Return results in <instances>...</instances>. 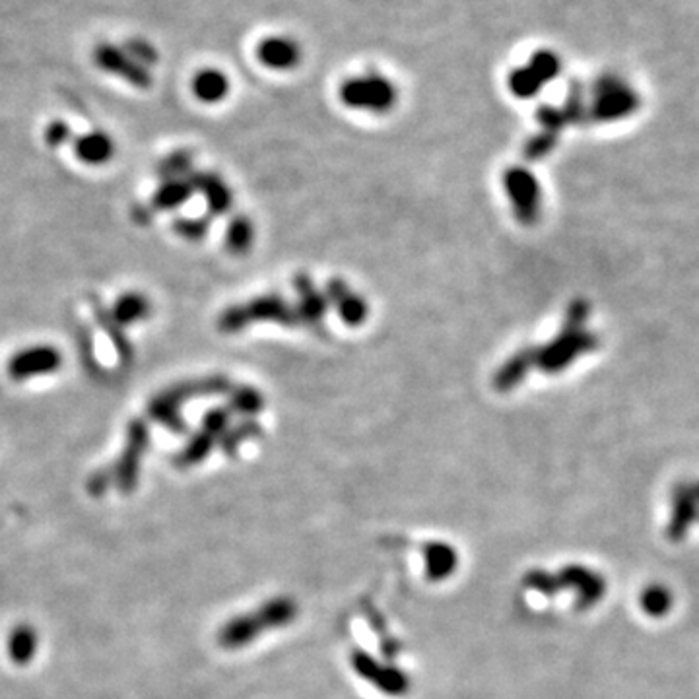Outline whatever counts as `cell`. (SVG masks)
<instances>
[{"label": "cell", "instance_id": "6da1fadb", "mask_svg": "<svg viewBox=\"0 0 699 699\" xmlns=\"http://www.w3.org/2000/svg\"><path fill=\"white\" fill-rule=\"evenodd\" d=\"M341 99L352 109L387 113L396 103V88L381 74H366L346 80L341 88Z\"/></svg>", "mask_w": 699, "mask_h": 699}, {"label": "cell", "instance_id": "cb8c5ba5", "mask_svg": "<svg viewBox=\"0 0 699 699\" xmlns=\"http://www.w3.org/2000/svg\"><path fill=\"white\" fill-rule=\"evenodd\" d=\"M540 86L542 82L536 78V74L529 66L513 70L509 74V88L517 98H532L536 96V91L540 90Z\"/></svg>", "mask_w": 699, "mask_h": 699}, {"label": "cell", "instance_id": "4dcf8cb0", "mask_svg": "<svg viewBox=\"0 0 699 699\" xmlns=\"http://www.w3.org/2000/svg\"><path fill=\"white\" fill-rule=\"evenodd\" d=\"M554 144H556V136L552 133H542L539 136H534L524 144V158L540 160L554 148Z\"/></svg>", "mask_w": 699, "mask_h": 699}, {"label": "cell", "instance_id": "30bf717a", "mask_svg": "<svg viewBox=\"0 0 699 699\" xmlns=\"http://www.w3.org/2000/svg\"><path fill=\"white\" fill-rule=\"evenodd\" d=\"M326 299H329V306H332L341 315V319L350 326H358L367 317V303L356 291L350 289V286L341 278L329 280V284H326Z\"/></svg>", "mask_w": 699, "mask_h": 699}, {"label": "cell", "instance_id": "4fadbf2b", "mask_svg": "<svg viewBox=\"0 0 699 699\" xmlns=\"http://www.w3.org/2000/svg\"><path fill=\"white\" fill-rule=\"evenodd\" d=\"M256 55H259L264 66L276 70L294 68L301 58L299 45L288 38H268L261 41Z\"/></svg>", "mask_w": 699, "mask_h": 699}, {"label": "cell", "instance_id": "d6986e66", "mask_svg": "<svg viewBox=\"0 0 699 699\" xmlns=\"http://www.w3.org/2000/svg\"><path fill=\"white\" fill-rule=\"evenodd\" d=\"M194 189L189 179H171V181H161L160 189L151 196V208L160 210H173L183 206L189 198L193 196Z\"/></svg>", "mask_w": 699, "mask_h": 699}, {"label": "cell", "instance_id": "2e32d148", "mask_svg": "<svg viewBox=\"0 0 699 699\" xmlns=\"http://www.w3.org/2000/svg\"><path fill=\"white\" fill-rule=\"evenodd\" d=\"M150 313H151V303L144 294H140V291H126V294L116 298V301L111 307L113 319L119 323L123 329L125 326H131L134 323L148 319Z\"/></svg>", "mask_w": 699, "mask_h": 699}, {"label": "cell", "instance_id": "e575fe53", "mask_svg": "<svg viewBox=\"0 0 699 699\" xmlns=\"http://www.w3.org/2000/svg\"><path fill=\"white\" fill-rule=\"evenodd\" d=\"M643 604H645V610H649L651 614H662L669 608L670 597L664 589H649L643 597Z\"/></svg>", "mask_w": 699, "mask_h": 699}, {"label": "cell", "instance_id": "8992f818", "mask_svg": "<svg viewBox=\"0 0 699 699\" xmlns=\"http://www.w3.org/2000/svg\"><path fill=\"white\" fill-rule=\"evenodd\" d=\"M93 56H96V65L101 70H105V73L121 76L123 80L128 82V84H133L136 88L151 86V76L148 73V68L138 65L133 56H128L126 51L116 49L113 45H99Z\"/></svg>", "mask_w": 699, "mask_h": 699}, {"label": "cell", "instance_id": "3957f363", "mask_svg": "<svg viewBox=\"0 0 699 699\" xmlns=\"http://www.w3.org/2000/svg\"><path fill=\"white\" fill-rule=\"evenodd\" d=\"M63 364L65 358L58 352V348L41 344L23 348L20 352H16L10 358L6 371L12 381H28L35 377L51 375V373L61 369Z\"/></svg>", "mask_w": 699, "mask_h": 699}, {"label": "cell", "instance_id": "9a60e30c", "mask_svg": "<svg viewBox=\"0 0 699 699\" xmlns=\"http://www.w3.org/2000/svg\"><path fill=\"white\" fill-rule=\"evenodd\" d=\"M534 364H536V350H532V348L521 350V352L509 358L504 364V367L496 373V377H494L496 391L507 393L511 389H515Z\"/></svg>", "mask_w": 699, "mask_h": 699}, {"label": "cell", "instance_id": "ac0fdd59", "mask_svg": "<svg viewBox=\"0 0 699 699\" xmlns=\"http://www.w3.org/2000/svg\"><path fill=\"white\" fill-rule=\"evenodd\" d=\"M8 657L12 662L28 664L33 660L35 652H38V634L28 624H20L12 629L8 635Z\"/></svg>", "mask_w": 699, "mask_h": 699}, {"label": "cell", "instance_id": "5bb4252c", "mask_svg": "<svg viewBox=\"0 0 699 699\" xmlns=\"http://www.w3.org/2000/svg\"><path fill=\"white\" fill-rule=\"evenodd\" d=\"M91 307H93V315H96L98 323L101 324L103 332L111 338L113 348H115L116 356H119L121 364L131 366V364H133V358H134V348H133L131 342H128V338H126V334H125L123 326L113 319L111 311H109V309H105V307L101 306V303H99L98 298H91Z\"/></svg>", "mask_w": 699, "mask_h": 699}, {"label": "cell", "instance_id": "f1b7e54d", "mask_svg": "<svg viewBox=\"0 0 699 699\" xmlns=\"http://www.w3.org/2000/svg\"><path fill=\"white\" fill-rule=\"evenodd\" d=\"M529 68L536 74V78H539L544 84V82L552 80L557 74L559 63H557V58L550 53H539V55H534Z\"/></svg>", "mask_w": 699, "mask_h": 699}, {"label": "cell", "instance_id": "836d02e7", "mask_svg": "<svg viewBox=\"0 0 699 699\" xmlns=\"http://www.w3.org/2000/svg\"><path fill=\"white\" fill-rule=\"evenodd\" d=\"M115 484L113 469L96 470L88 478V492L96 497H101Z\"/></svg>", "mask_w": 699, "mask_h": 699}, {"label": "cell", "instance_id": "7a4b0ae2", "mask_svg": "<svg viewBox=\"0 0 699 699\" xmlns=\"http://www.w3.org/2000/svg\"><path fill=\"white\" fill-rule=\"evenodd\" d=\"M150 441V429L144 419H133L126 427V441L125 449L121 453L119 461L113 466L115 474V486L121 489L123 494H131L138 484L140 476V462H142L144 453L148 449Z\"/></svg>", "mask_w": 699, "mask_h": 699}, {"label": "cell", "instance_id": "ba28073f", "mask_svg": "<svg viewBox=\"0 0 699 699\" xmlns=\"http://www.w3.org/2000/svg\"><path fill=\"white\" fill-rule=\"evenodd\" d=\"M229 389H231V384H229V379L226 375H208L203 379H193V381L173 384V387L163 389L156 396L163 402L181 408L186 401L196 399V396L229 393Z\"/></svg>", "mask_w": 699, "mask_h": 699}, {"label": "cell", "instance_id": "d6a6232c", "mask_svg": "<svg viewBox=\"0 0 699 699\" xmlns=\"http://www.w3.org/2000/svg\"><path fill=\"white\" fill-rule=\"evenodd\" d=\"M126 53H128V56H133L138 65H142V66H146V68H148L150 65L158 63V53H156V49H154V47H151L150 43L142 41V39H133V41H128V45H126Z\"/></svg>", "mask_w": 699, "mask_h": 699}, {"label": "cell", "instance_id": "277c9868", "mask_svg": "<svg viewBox=\"0 0 699 699\" xmlns=\"http://www.w3.org/2000/svg\"><path fill=\"white\" fill-rule=\"evenodd\" d=\"M504 183L517 218L527 226L534 224L540 214V191L532 173L522 168H511L505 173Z\"/></svg>", "mask_w": 699, "mask_h": 699}, {"label": "cell", "instance_id": "8fae6325", "mask_svg": "<svg viewBox=\"0 0 699 699\" xmlns=\"http://www.w3.org/2000/svg\"><path fill=\"white\" fill-rule=\"evenodd\" d=\"M186 179L191 181L194 191L203 193L206 196L210 214H214V216L226 214L228 210L231 208V203H233L231 191L228 189V185L224 183V179L220 177V175L210 173V171H193Z\"/></svg>", "mask_w": 699, "mask_h": 699}, {"label": "cell", "instance_id": "1f68e13d", "mask_svg": "<svg viewBox=\"0 0 699 699\" xmlns=\"http://www.w3.org/2000/svg\"><path fill=\"white\" fill-rule=\"evenodd\" d=\"M229 410H226V408H214V410L206 412L204 419H203V429L206 431V434H210L212 437H220L221 434H224L228 424H229Z\"/></svg>", "mask_w": 699, "mask_h": 699}, {"label": "cell", "instance_id": "9c48e42d", "mask_svg": "<svg viewBox=\"0 0 699 699\" xmlns=\"http://www.w3.org/2000/svg\"><path fill=\"white\" fill-rule=\"evenodd\" d=\"M245 309H247L251 323L271 321L282 326H289V329H296V326L301 324L298 309L294 306H289V303L278 294H266V296L255 298L245 306Z\"/></svg>", "mask_w": 699, "mask_h": 699}, {"label": "cell", "instance_id": "603a6c76", "mask_svg": "<svg viewBox=\"0 0 699 699\" xmlns=\"http://www.w3.org/2000/svg\"><path fill=\"white\" fill-rule=\"evenodd\" d=\"M148 414L154 422L166 426L168 429L175 431V434H185L186 431V424L181 416V408L163 402L161 399H158V396H154V399L150 401Z\"/></svg>", "mask_w": 699, "mask_h": 699}, {"label": "cell", "instance_id": "8d00e7d4", "mask_svg": "<svg viewBox=\"0 0 699 699\" xmlns=\"http://www.w3.org/2000/svg\"><path fill=\"white\" fill-rule=\"evenodd\" d=\"M151 212H154V208H151V206H146V204H136V206L133 208V218H134L136 224H142V226H146V224H150V220H151Z\"/></svg>", "mask_w": 699, "mask_h": 699}, {"label": "cell", "instance_id": "7402d4cb", "mask_svg": "<svg viewBox=\"0 0 699 699\" xmlns=\"http://www.w3.org/2000/svg\"><path fill=\"white\" fill-rule=\"evenodd\" d=\"M263 406H264V399L256 389L247 387V384L229 389V408L233 412L251 418L255 414H259L263 410Z\"/></svg>", "mask_w": 699, "mask_h": 699}, {"label": "cell", "instance_id": "4316f807", "mask_svg": "<svg viewBox=\"0 0 699 699\" xmlns=\"http://www.w3.org/2000/svg\"><path fill=\"white\" fill-rule=\"evenodd\" d=\"M210 228V220L208 218H179L173 221V229L177 236L189 241H198L203 239Z\"/></svg>", "mask_w": 699, "mask_h": 699}, {"label": "cell", "instance_id": "d4e9b609", "mask_svg": "<svg viewBox=\"0 0 699 699\" xmlns=\"http://www.w3.org/2000/svg\"><path fill=\"white\" fill-rule=\"evenodd\" d=\"M212 443H214V437L206 434V431L203 429L201 434H196L191 441L189 445H186L183 449V453L179 454V462L185 464V466H191L198 461H203L206 454L210 453V449H212Z\"/></svg>", "mask_w": 699, "mask_h": 699}, {"label": "cell", "instance_id": "52a82bcc", "mask_svg": "<svg viewBox=\"0 0 699 699\" xmlns=\"http://www.w3.org/2000/svg\"><path fill=\"white\" fill-rule=\"evenodd\" d=\"M294 288L299 296V303L296 309L299 313L301 323H306L313 331L323 332L324 315L326 309H329V299L315 288L313 280L307 274H298L294 278Z\"/></svg>", "mask_w": 699, "mask_h": 699}, {"label": "cell", "instance_id": "484cf974", "mask_svg": "<svg viewBox=\"0 0 699 699\" xmlns=\"http://www.w3.org/2000/svg\"><path fill=\"white\" fill-rule=\"evenodd\" d=\"M251 324L249 315L245 306H231L224 313L220 315L218 319V329L226 334H236L241 332L243 329H247Z\"/></svg>", "mask_w": 699, "mask_h": 699}, {"label": "cell", "instance_id": "ffe728a7", "mask_svg": "<svg viewBox=\"0 0 699 699\" xmlns=\"http://www.w3.org/2000/svg\"><path fill=\"white\" fill-rule=\"evenodd\" d=\"M255 239V228L253 221L247 216H236L228 226L226 233V247L231 255H245L249 253L251 245Z\"/></svg>", "mask_w": 699, "mask_h": 699}, {"label": "cell", "instance_id": "d590c367", "mask_svg": "<svg viewBox=\"0 0 699 699\" xmlns=\"http://www.w3.org/2000/svg\"><path fill=\"white\" fill-rule=\"evenodd\" d=\"M539 119L546 128H550V131H557V128L564 125V113L554 109V108H542L539 111Z\"/></svg>", "mask_w": 699, "mask_h": 699}, {"label": "cell", "instance_id": "7c38bea8", "mask_svg": "<svg viewBox=\"0 0 699 699\" xmlns=\"http://www.w3.org/2000/svg\"><path fill=\"white\" fill-rule=\"evenodd\" d=\"M74 154L86 166H105L115 156V142L109 134L91 131L74 138Z\"/></svg>", "mask_w": 699, "mask_h": 699}, {"label": "cell", "instance_id": "83f0119b", "mask_svg": "<svg viewBox=\"0 0 699 699\" xmlns=\"http://www.w3.org/2000/svg\"><path fill=\"white\" fill-rule=\"evenodd\" d=\"M259 431H261L259 424H256L255 419L247 418V419H243L239 426H236L231 431H228V436H224V441H221V445H224L226 451H231V449H236L239 445V441L247 439L251 436H256V434H259Z\"/></svg>", "mask_w": 699, "mask_h": 699}, {"label": "cell", "instance_id": "e0dca14e", "mask_svg": "<svg viewBox=\"0 0 699 699\" xmlns=\"http://www.w3.org/2000/svg\"><path fill=\"white\" fill-rule=\"evenodd\" d=\"M229 82L224 73L214 68H206L196 73L193 80V91L194 96L204 103H218L228 96Z\"/></svg>", "mask_w": 699, "mask_h": 699}, {"label": "cell", "instance_id": "44dd1931", "mask_svg": "<svg viewBox=\"0 0 699 699\" xmlns=\"http://www.w3.org/2000/svg\"><path fill=\"white\" fill-rule=\"evenodd\" d=\"M193 154L186 150L173 151V154L163 158L156 173L161 181H171V179H186L193 173Z\"/></svg>", "mask_w": 699, "mask_h": 699}, {"label": "cell", "instance_id": "5b68a950", "mask_svg": "<svg viewBox=\"0 0 699 699\" xmlns=\"http://www.w3.org/2000/svg\"><path fill=\"white\" fill-rule=\"evenodd\" d=\"M594 346V338L591 334L579 332V329H569L565 326L564 334L556 338L552 344L542 348L540 352L536 350V366H540L544 371H559L569 366L579 354L587 352Z\"/></svg>", "mask_w": 699, "mask_h": 699}, {"label": "cell", "instance_id": "f546056e", "mask_svg": "<svg viewBox=\"0 0 699 699\" xmlns=\"http://www.w3.org/2000/svg\"><path fill=\"white\" fill-rule=\"evenodd\" d=\"M43 138H45V144H47V146L58 148V146L66 144L68 140L73 138V131H70V125H68L66 121L55 119V121H51L49 125L45 126Z\"/></svg>", "mask_w": 699, "mask_h": 699}]
</instances>
